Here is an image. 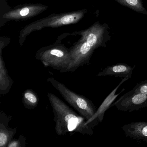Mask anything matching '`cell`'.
<instances>
[{
	"mask_svg": "<svg viewBox=\"0 0 147 147\" xmlns=\"http://www.w3.org/2000/svg\"><path fill=\"white\" fill-rule=\"evenodd\" d=\"M22 101L25 107L27 109L36 108L39 102V98L37 94L31 89H27L23 93Z\"/></svg>",
	"mask_w": 147,
	"mask_h": 147,
	"instance_id": "30bf717a",
	"label": "cell"
},
{
	"mask_svg": "<svg viewBox=\"0 0 147 147\" xmlns=\"http://www.w3.org/2000/svg\"><path fill=\"white\" fill-rule=\"evenodd\" d=\"M113 106L119 111L129 112L147 107V95L129 92L112 103L111 107Z\"/></svg>",
	"mask_w": 147,
	"mask_h": 147,
	"instance_id": "277c9868",
	"label": "cell"
},
{
	"mask_svg": "<svg viewBox=\"0 0 147 147\" xmlns=\"http://www.w3.org/2000/svg\"><path fill=\"white\" fill-rule=\"evenodd\" d=\"M122 5L127 7L133 11L147 15V11L143 6L142 0H115Z\"/></svg>",
	"mask_w": 147,
	"mask_h": 147,
	"instance_id": "8fae6325",
	"label": "cell"
},
{
	"mask_svg": "<svg viewBox=\"0 0 147 147\" xmlns=\"http://www.w3.org/2000/svg\"><path fill=\"white\" fill-rule=\"evenodd\" d=\"M12 79L9 76L2 57L0 58V94L5 95L10 92L13 84Z\"/></svg>",
	"mask_w": 147,
	"mask_h": 147,
	"instance_id": "9c48e42d",
	"label": "cell"
},
{
	"mask_svg": "<svg viewBox=\"0 0 147 147\" xmlns=\"http://www.w3.org/2000/svg\"><path fill=\"white\" fill-rule=\"evenodd\" d=\"M30 10L29 8L27 7L23 8L19 13V14L20 16L22 17H25L26 15H28L30 13Z\"/></svg>",
	"mask_w": 147,
	"mask_h": 147,
	"instance_id": "9a60e30c",
	"label": "cell"
},
{
	"mask_svg": "<svg viewBox=\"0 0 147 147\" xmlns=\"http://www.w3.org/2000/svg\"><path fill=\"white\" fill-rule=\"evenodd\" d=\"M47 81L59 92L64 100L79 114L85 118L86 121L94 115L97 110L90 100L70 90L63 83L53 77L48 78Z\"/></svg>",
	"mask_w": 147,
	"mask_h": 147,
	"instance_id": "7a4b0ae2",
	"label": "cell"
},
{
	"mask_svg": "<svg viewBox=\"0 0 147 147\" xmlns=\"http://www.w3.org/2000/svg\"><path fill=\"white\" fill-rule=\"evenodd\" d=\"M129 92L133 93H142L147 95V80L138 83Z\"/></svg>",
	"mask_w": 147,
	"mask_h": 147,
	"instance_id": "7c38bea8",
	"label": "cell"
},
{
	"mask_svg": "<svg viewBox=\"0 0 147 147\" xmlns=\"http://www.w3.org/2000/svg\"><path fill=\"white\" fill-rule=\"evenodd\" d=\"M122 129L127 137L147 143V122H132L124 125Z\"/></svg>",
	"mask_w": 147,
	"mask_h": 147,
	"instance_id": "8992f818",
	"label": "cell"
},
{
	"mask_svg": "<svg viewBox=\"0 0 147 147\" xmlns=\"http://www.w3.org/2000/svg\"><path fill=\"white\" fill-rule=\"evenodd\" d=\"M128 80H129V79H127V78L122 79L121 82L108 95V96L105 99L103 103L100 105V106L98 108V109H97L94 115L89 120H87L86 123L87 125H90L92 128H93V127L97 125L98 123H100L102 122L106 111L111 107V105L112 104L114 100L117 98V97L120 93L123 92L125 90V89L124 88L119 93L116 94L117 90H118V89L119 88V87L122 85L123 83H124L126 81Z\"/></svg>",
	"mask_w": 147,
	"mask_h": 147,
	"instance_id": "5b68a950",
	"label": "cell"
},
{
	"mask_svg": "<svg viewBox=\"0 0 147 147\" xmlns=\"http://www.w3.org/2000/svg\"><path fill=\"white\" fill-rule=\"evenodd\" d=\"M135 67V65L132 67L125 63H118L105 68L97 76H113L129 79L131 78Z\"/></svg>",
	"mask_w": 147,
	"mask_h": 147,
	"instance_id": "52a82bcc",
	"label": "cell"
},
{
	"mask_svg": "<svg viewBox=\"0 0 147 147\" xmlns=\"http://www.w3.org/2000/svg\"><path fill=\"white\" fill-rule=\"evenodd\" d=\"M77 18L78 17L76 15H67L62 18L57 23L61 24H68L76 21Z\"/></svg>",
	"mask_w": 147,
	"mask_h": 147,
	"instance_id": "5bb4252c",
	"label": "cell"
},
{
	"mask_svg": "<svg viewBox=\"0 0 147 147\" xmlns=\"http://www.w3.org/2000/svg\"><path fill=\"white\" fill-rule=\"evenodd\" d=\"M36 58L40 60L46 67H51L66 73L71 63L70 53L66 49L55 47L44 50L37 54Z\"/></svg>",
	"mask_w": 147,
	"mask_h": 147,
	"instance_id": "3957f363",
	"label": "cell"
},
{
	"mask_svg": "<svg viewBox=\"0 0 147 147\" xmlns=\"http://www.w3.org/2000/svg\"><path fill=\"white\" fill-rule=\"evenodd\" d=\"M26 138L20 135L18 139L12 140L7 145L8 147H24L25 146Z\"/></svg>",
	"mask_w": 147,
	"mask_h": 147,
	"instance_id": "4fadbf2b",
	"label": "cell"
},
{
	"mask_svg": "<svg viewBox=\"0 0 147 147\" xmlns=\"http://www.w3.org/2000/svg\"><path fill=\"white\" fill-rule=\"evenodd\" d=\"M54 114L55 130L57 135L64 136L74 133L92 136V128L86 124V120L77 113L56 95L48 93L47 95Z\"/></svg>",
	"mask_w": 147,
	"mask_h": 147,
	"instance_id": "6da1fadb",
	"label": "cell"
},
{
	"mask_svg": "<svg viewBox=\"0 0 147 147\" xmlns=\"http://www.w3.org/2000/svg\"><path fill=\"white\" fill-rule=\"evenodd\" d=\"M10 119L3 111L0 113V147H7L17 132L16 128L8 127Z\"/></svg>",
	"mask_w": 147,
	"mask_h": 147,
	"instance_id": "ba28073f",
	"label": "cell"
}]
</instances>
